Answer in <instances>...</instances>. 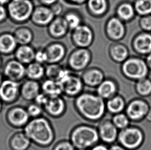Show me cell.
<instances>
[{
	"instance_id": "1",
	"label": "cell",
	"mask_w": 151,
	"mask_h": 150,
	"mask_svg": "<svg viewBox=\"0 0 151 150\" xmlns=\"http://www.w3.org/2000/svg\"><path fill=\"white\" fill-rule=\"evenodd\" d=\"M75 105L79 113L86 119L97 121L105 114L106 104L98 95L90 93L80 94L77 96Z\"/></svg>"
},
{
	"instance_id": "2",
	"label": "cell",
	"mask_w": 151,
	"mask_h": 150,
	"mask_svg": "<svg viewBox=\"0 0 151 150\" xmlns=\"http://www.w3.org/2000/svg\"><path fill=\"white\" fill-rule=\"evenodd\" d=\"M23 132L31 141L41 146H49L54 139L53 128L45 118H35L29 121Z\"/></svg>"
},
{
	"instance_id": "3",
	"label": "cell",
	"mask_w": 151,
	"mask_h": 150,
	"mask_svg": "<svg viewBox=\"0 0 151 150\" xmlns=\"http://www.w3.org/2000/svg\"><path fill=\"white\" fill-rule=\"evenodd\" d=\"M71 142L78 150H86L93 147L98 142V131L89 126L82 125L75 128L70 136Z\"/></svg>"
},
{
	"instance_id": "4",
	"label": "cell",
	"mask_w": 151,
	"mask_h": 150,
	"mask_svg": "<svg viewBox=\"0 0 151 150\" xmlns=\"http://www.w3.org/2000/svg\"><path fill=\"white\" fill-rule=\"evenodd\" d=\"M35 7L32 0H11L7 7L8 17L16 23H27L31 20Z\"/></svg>"
},
{
	"instance_id": "5",
	"label": "cell",
	"mask_w": 151,
	"mask_h": 150,
	"mask_svg": "<svg viewBox=\"0 0 151 150\" xmlns=\"http://www.w3.org/2000/svg\"><path fill=\"white\" fill-rule=\"evenodd\" d=\"M121 71L129 79L139 80L147 77L149 69L145 59L133 56L129 57L121 64Z\"/></svg>"
},
{
	"instance_id": "6",
	"label": "cell",
	"mask_w": 151,
	"mask_h": 150,
	"mask_svg": "<svg viewBox=\"0 0 151 150\" xmlns=\"http://www.w3.org/2000/svg\"><path fill=\"white\" fill-rule=\"evenodd\" d=\"M92 58V53L89 49L76 47L68 57V66L73 71H83L87 69Z\"/></svg>"
},
{
	"instance_id": "7",
	"label": "cell",
	"mask_w": 151,
	"mask_h": 150,
	"mask_svg": "<svg viewBox=\"0 0 151 150\" xmlns=\"http://www.w3.org/2000/svg\"><path fill=\"white\" fill-rule=\"evenodd\" d=\"M94 35L92 28L83 23L72 31L71 40L77 48L88 49L94 41Z\"/></svg>"
},
{
	"instance_id": "8",
	"label": "cell",
	"mask_w": 151,
	"mask_h": 150,
	"mask_svg": "<svg viewBox=\"0 0 151 150\" xmlns=\"http://www.w3.org/2000/svg\"><path fill=\"white\" fill-rule=\"evenodd\" d=\"M20 86L18 82L4 80L0 85V101L2 104L10 105L16 102L20 96Z\"/></svg>"
},
{
	"instance_id": "9",
	"label": "cell",
	"mask_w": 151,
	"mask_h": 150,
	"mask_svg": "<svg viewBox=\"0 0 151 150\" xmlns=\"http://www.w3.org/2000/svg\"><path fill=\"white\" fill-rule=\"evenodd\" d=\"M105 32L109 40L114 42H120L126 36L125 23L116 16H111L106 22Z\"/></svg>"
},
{
	"instance_id": "10",
	"label": "cell",
	"mask_w": 151,
	"mask_h": 150,
	"mask_svg": "<svg viewBox=\"0 0 151 150\" xmlns=\"http://www.w3.org/2000/svg\"><path fill=\"white\" fill-rule=\"evenodd\" d=\"M5 117L9 126L17 129L24 127L29 122L30 118L27 110L20 106L9 108L7 111Z\"/></svg>"
},
{
	"instance_id": "11",
	"label": "cell",
	"mask_w": 151,
	"mask_h": 150,
	"mask_svg": "<svg viewBox=\"0 0 151 150\" xmlns=\"http://www.w3.org/2000/svg\"><path fill=\"white\" fill-rule=\"evenodd\" d=\"M119 141L124 148L133 149L141 144L143 135L140 130L136 128H129L123 129L118 136Z\"/></svg>"
},
{
	"instance_id": "12",
	"label": "cell",
	"mask_w": 151,
	"mask_h": 150,
	"mask_svg": "<svg viewBox=\"0 0 151 150\" xmlns=\"http://www.w3.org/2000/svg\"><path fill=\"white\" fill-rule=\"evenodd\" d=\"M58 82L61 85L63 93L70 96L79 95L84 84L82 78L72 74L71 71Z\"/></svg>"
},
{
	"instance_id": "13",
	"label": "cell",
	"mask_w": 151,
	"mask_h": 150,
	"mask_svg": "<svg viewBox=\"0 0 151 150\" xmlns=\"http://www.w3.org/2000/svg\"><path fill=\"white\" fill-rule=\"evenodd\" d=\"M3 75L6 79L20 82L26 77V65L16 59L10 60L4 65Z\"/></svg>"
},
{
	"instance_id": "14",
	"label": "cell",
	"mask_w": 151,
	"mask_h": 150,
	"mask_svg": "<svg viewBox=\"0 0 151 150\" xmlns=\"http://www.w3.org/2000/svg\"><path fill=\"white\" fill-rule=\"evenodd\" d=\"M55 17L50 7L40 4L35 6L30 20L37 26L45 27H47Z\"/></svg>"
},
{
	"instance_id": "15",
	"label": "cell",
	"mask_w": 151,
	"mask_h": 150,
	"mask_svg": "<svg viewBox=\"0 0 151 150\" xmlns=\"http://www.w3.org/2000/svg\"><path fill=\"white\" fill-rule=\"evenodd\" d=\"M133 51L140 56H147L151 53V33L141 31L132 40Z\"/></svg>"
},
{
	"instance_id": "16",
	"label": "cell",
	"mask_w": 151,
	"mask_h": 150,
	"mask_svg": "<svg viewBox=\"0 0 151 150\" xmlns=\"http://www.w3.org/2000/svg\"><path fill=\"white\" fill-rule=\"evenodd\" d=\"M44 49L47 55V64L60 63L65 58L67 52L65 45L59 42L50 43Z\"/></svg>"
},
{
	"instance_id": "17",
	"label": "cell",
	"mask_w": 151,
	"mask_h": 150,
	"mask_svg": "<svg viewBox=\"0 0 151 150\" xmlns=\"http://www.w3.org/2000/svg\"><path fill=\"white\" fill-rule=\"evenodd\" d=\"M47 27L50 36L55 39L63 38L70 31L67 23L63 16H56Z\"/></svg>"
},
{
	"instance_id": "18",
	"label": "cell",
	"mask_w": 151,
	"mask_h": 150,
	"mask_svg": "<svg viewBox=\"0 0 151 150\" xmlns=\"http://www.w3.org/2000/svg\"><path fill=\"white\" fill-rule=\"evenodd\" d=\"M81 78L84 84L90 87H98L105 80V76L101 69L91 67L84 71Z\"/></svg>"
},
{
	"instance_id": "19",
	"label": "cell",
	"mask_w": 151,
	"mask_h": 150,
	"mask_svg": "<svg viewBox=\"0 0 151 150\" xmlns=\"http://www.w3.org/2000/svg\"><path fill=\"white\" fill-rule=\"evenodd\" d=\"M100 139L106 144H111L115 141L118 136L116 126L112 122L105 121L101 124L99 128Z\"/></svg>"
},
{
	"instance_id": "20",
	"label": "cell",
	"mask_w": 151,
	"mask_h": 150,
	"mask_svg": "<svg viewBox=\"0 0 151 150\" xmlns=\"http://www.w3.org/2000/svg\"><path fill=\"white\" fill-rule=\"evenodd\" d=\"M109 55L112 61L121 64L130 57L127 47L120 42H114L110 45Z\"/></svg>"
},
{
	"instance_id": "21",
	"label": "cell",
	"mask_w": 151,
	"mask_h": 150,
	"mask_svg": "<svg viewBox=\"0 0 151 150\" xmlns=\"http://www.w3.org/2000/svg\"><path fill=\"white\" fill-rule=\"evenodd\" d=\"M86 4L88 12L96 18L104 16L109 8L108 0H87Z\"/></svg>"
},
{
	"instance_id": "22",
	"label": "cell",
	"mask_w": 151,
	"mask_h": 150,
	"mask_svg": "<svg viewBox=\"0 0 151 150\" xmlns=\"http://www.w3.org/2000/svg\"><path fill=\"white\" fill-rule=\"evenodd\" d=\"M133 3L123 1L118 4L116 9V16L125 23L129 22L136 16Z\"/></svg>"
},
{
	"instance_id": "23",
	"label": "cell",
	"mask_w": 151,
	"mask_h": 150,
	"mask_svg": "<svg viewBox=\"0 0 151 150\" xmlns=\"http://www.w3.org/2000/svg\"><path fill=\"white\" fill-rule=\"evenodd\" d=\"M35 49L31 45H19L14 51L15 59L25 65L35 60Z\"/></svg>"
},
{
	"instance_id": "24",
	"label": "cell",
	"mask_w": 151,
	"mask_h": 150,
	"mask_svg": "<svg viewBox=\"0 0 151 150\" xmlns=\"http://www.w3.org/2000/svg\"><path fill=\"white\" fill-rule=\"evenodd\" d=\"M40 86L38 81L29 79L24 81L20 86V96L27 101L35 99L40 93Z\"/></svg>"
},
{
	"instance_id": "25",
	"label": "cell",
	"mask_w": 151,
	"mask_h": 150,
	"mask_svg": "<svg viewBox=\"0 0 151 150\" xmlns=\"http://www.w3.org/2000/svg\"><path fill=\"white\" fill-rule=\"evenodd\" d=\"M18 44L14 34L4 33L0 35V54L2 55H10L14 53Z\"/></svg>"
},
{
	"instance_id": "26",
	"label": "cell",
	"mask_w": 151,
	"mask_h": 150,
	"mask_svg": "<svg viewBox=\"0 0 151 150\" xmlns=\"http://www.w3.org/2000/svg\"><path fill=\"white\" fill-rule=\"evenodd\" d=\"M148 106L141 100L132 102L127 108V113L131 119L138 120L143 118L148 112Z\"/></svg>"
},
{
	"instance_id": "27",
	"label": "cell",
	"mask_w": 151,
	"mask_h": 150,
	"mask_svg": "<svg viewBox=\"0 0 151 150\" xmlns=\"http://www.w3.org/2000/svg\"><path fill=\"white\" fill-rule=\"evenodd\" d=\"M31 143V140L24 132H18L10 137L8 145L11 150H27Z\"/></svg>"
},
{
	"instance_id": "28",
	"label": "cell",
	"mask_w": 151,
	"mask_h": 150,
	"mask_svg": "<svg viewBox=\"0 0 151 150\" xmlns=\"http://www.w3.org/2000/svg\"><path fill=\"white\" fill-rule=\"evenodd\" d=\"M46 112L53 117L61 115L65 110V103L60 96L55 98H49L47 103L43 106Z\"/></svg>"
},
{
	"instance_id": "29",
	"label": "cell",
	"mask_w": 151,
	"mask_h": 150,
	"mask_svg": "<svg viewBox=\"0 0 151 150\" xmlns=\"http://www.w3.org/2000/svg\"><path fill=\"white\" fill-rule=\"evenodd\" d=\"M117 91L116 83L111 79H105L97 87V95L104 99H110L114 96Z\"/></svg>"
},
{
	"instance_id": "30",
	"label": "cell",
	"mask_w": 151,
	"mask_h": 150,
	"mask_svg": "<svg viewBox=\"0 0 151 150\" xmlns=\"http://www.w3.org/2000/svg\"><path fill=\"white\" fill-rule=\"evenodd\" d=\"M43 93L49 98L59 97L63 93L60 84L56 80L47 79L41 85Z\"/></svg>"
},
{
	"instance_id": "31",
	"label": "cell",
	"mask_w": 151,
	"mask_h": 150,
	"mask_svg": "<svg viewBox=\"0 0 151 150\" xmlns=\"http://www.w3.org/2000/svg\"><path fill=\"white\" fill-rule=\"evenodd\" d=\"M45 68L43 64L34 61L26 66V77L38 81L45 76Z\"/></svg>"
},
{
	"instance_id": "32",
	"label": "cell",
	"mask_w": 151,
	"mask_h": 150,
	"mask_svg": "<svg viewBox=\"0 0 151 150\" xmlns=\"http://www.w3.org/2000/svg\"><path fill=\"white\" fill-rule=\"evenodd\" d=\"M45 68V76L47 79L58 81L67 73L70 69L63 67L59 63L47 64Z\"/></svg>"
},
{
	"instance_id": "33",
	"label": "cell",
	"mask_w": 151,
	"mask_h": 150,
	"mask_svg": "<svg viewBox=\"0 0 151 150\" xmlns=\"http://www.w3.org/2000/svg\"><path fill=\"white\" fill-rule=\"evenodd\" d=\"M17 42L19 45H30L34 40V33L27 27H20L14 33Z\"/></svg>"
},
{
	"instance_id": "34",
	"label": "cell",
	"mask_w": 151,
	"mask_h": 150,
	"mask_svg": "<svg viewBox=\"0 0 151 150\" xmlns=\"http://www.w3.org/2000/svg\"><path fill=\"white\" fill-rule=\"evenodd\" d=\"M63 16L67 23L70 31H73L83 23L81 15L75 10L68 11Z\"/></svg>"
},
{
	"instance_id": "35",
	"label": "cell",
	"mask_w": 151,
	"mask_h": 150,
	"mask_svg": "<svg viewBox=\"0 0 151 150\" xmlns=\"http://www.w3.org/2000/svg\"><path fill=\"white\" fill-rule=\"evenodd\" d=\"M125 106L124 100L120 96H114L108 99L106 104V108L111 113H120Z\"/></svg>"
},
{
	"instance_id": "36",
	"label": "cell",
	"mask_w": 151,
	"mask_h": 150,
	"mask_svg": "<svg viewBox=\"0 0 151 150\" xmlns=\"http://www.w3.org/2000/svg\"><path fill=\"white\" fill-rule=\"evenodd\" d=\"M133 3L138 16H142L151 14V0H134Z\"/></svg>"
},
{
	"instance_id": "37",
	"label": "cell",
	"mask_w": 151,
	"mask_h": 150,
	"mask_svg": "<svg viewBox=\"0 0 151 150\" xmlns=\"http://www.w3.org/2000/svg\"><path fill=\"white\" fill-rule=\"evenodd\" d=\"M137 91L143 96L149 95L151 93V81L147 78L139 80L136 85Z\"/></svg>"
},
{
	"instance_id": "38",
	"label": "cell",
	"mask_w": 151,
	"mask_h": 150,
	"mask_svg": "<svg viewBox=\"0 0 151 150\" xmlns=\"http://www.w3.org/2000/svg\"><path fill=\"white\" fill-rule=\"evenodd\" d=\"M112 123L117 129L123 130L127 128L129 125V119L127 116L123 114H116L112 118Z\"/></svg>"
},
{
	"instance_id": "39",
	"label": "cell",
	"mask_w": 151,
	"mask_h": 150,
	"mask_svg": "<svg viewBox=\"0 0 151 150\" xmlns=\"http://www.w3.org/2000/svg\"><path fill=\"white\" fill-rule=\"evenodd\" d=\"M139 25L142 31L151 33V14L140 16Z\"/></svg>"
},
{
	"instance_id": "40",
	"label": "cell",
	"mask_w": 151,
	"mask_h": 150,
	"mask_svg": "<svg viewBox=\"0 0 151 150\" xmlns=\"http://www.w3.org/2000/svg\"><path fill=\"white\" fill-rule=\"evenodd\" d=\"M27 112L30 117L37 118L41 115L42 112V106L36 104H31L27 108Z\"/></svg>"
},
{
	"instance_id": "41",
	"label": "cell",
	"mask_w": 151,
	"mask_h": 150,
	"mask_svg": "<svg viewBox=\"0 0 151 150\" xmlns=\"http://www.w3.org/2000/svg\"><path fill=\"white\" fill-rule=\"evenodd\" d=\"M34 61L41 64H47V58L45 49H39L36 50Z\"/></svg>"
},
{
	"instance_id": "42",
	"label": "cell",
	"mask_w": 151,
	"mask_h": 150,
	"mask_svg": "<svg viewBox=\"0 0 151 150\" xmlns=\"http://www.w3.org/2000/svg\"><path fill=\"white\" fill-rule=\"evenodd\" d=\"M71 142L67 141H61L57 144L54 147V150H76Z\"/></svg>"
},
{
	"instance_id": "43",
	"label": "cell",
	"mask_w": 151,
	"mask_h": 150,
	"mask_svg": "<svg viewBox=\"0 0 151 150\" xmlns=\"http://www.w3.org/2000/svg\"><path fill=\"white\" fill-rule=\"evenodd\" d=\"M49 97L45 95V94L39 93L35 98L34 100L35 101V104H37L38 105L44 106L45 104L47 103Z\"/></svg>"
},
{
	"instance_id": "44",
	"label": "cell",
	"mask_w": 151,
	"mask_h": 150,
	"mask_svg": "<svg viewBox=\"0 0 151 150\" xmlns=\"http://www.w3.org/2000/svg\"><path fill=\"white\" fill-rule=\"evenodd\" d=\"M55 16H60L63 11V7L59 2H57L50 7Z\"/></svg>"
},
{
	"instance_id": "45",
	"label": "cell",
	"mask_w": 151,
	"mask_h": 150,
	"mask_svg": "<svg viewBox=\"0 0 151 150\" xmlns=\"http://www.w3.org/2000/svg\"><path fill=\"white\" fill-rule=\"evenodd\" d=\"M8 16V11L7 8L4 5H0V23L3 22Z\"/></svg>"
},
{
	"instance_id": "46",
	"label": "cell",
	"mask_w": 151,
	"mask_h": 150,
	"mask_svg": "<svg viewBox=\"0 0 151 150\" xmlns=\"http://www.w3.org/2000/svg\"><path fill=\"white\" fill-rule=\"evenodd\" d=\"M39 1L41 5L51 7L54 4L58 2V0H39Z\"/></svg>"
},
{
	"instance_id": "47",
	"label": "cell",
	"mask_w": 151,
	"mask_h": 150,
	"mask_svg": "<svg viewBox=\"0 0 151 150\" xmlns=\"http://www.w3.org/2000/svg\"><path fill=\"white\" fill-rule=\"evenodd\" d=\"M66 2L70 4L74 5H82L83 4H85L87 0H65Z\"/></svg>"
},
{
	"instance_id": "48",
	"label": "cell",
	"mask_w": 151,
	"mask_h": 150,
	"mask_svg": "<svg viewBox=\"0 0 151 150\" xmlns=\"http://www.w3.org/2000/svg\"><path fill=\"white\" fill-rule=\"evenodd\" d=\"M91 150H109V148L104 144H99L93 146Z\"/></svg>"
},
{
	"instance_id": "49",
	"label": "cell",
	"mask_w": 151,
	"mask_h": 150,
	"mask_svg": "<svg viewBox=\"0 0 151 150\" xmlns=\"http://www.w3.org/2000/svg\"><path fill=\"white\" fill-rule=\"evenodd\" d=\"M145 60L148 69L151 71V53L145 56Z\"/></svg>"
},
{
	"instance_id": "50",
	"label": "cell",
	"mask_w": 151,
	"mask_h": 150,
	"mask_svg": "<svg viewBox=\"0 0 151 150\" xmlns=\"http://www.w3.org/2000/svg\"><path fill=\"white\" fill-rule=\"evenodd\" d=\"M109 150H126L124 148L118 145H113L109 148Z\"/></svg>"
},
{
	"instance_id": "51",
	"label": "cell",
	"mask_w": 151,
	"mask_h": 150,
	"mask_svg": "<svg viewBox=\"0 0 151 150\" xmlns=\"http://www.w3.org/2000/svg\"><path fill=\"white\" fill-rule=\"evenodd\" d=\"M11 0H0V5H4L5 4H8Z\"/></svg>"
},
{
	"instance_id": "52",
	"label": "cell",
	"mask_w": 151,
	"mask_h": 150,
	"mask_svg": "<svg viewBox=\"0 0 151 150\" xmlns=\"http://www.w3.org/2000/svg\"><path fill=\"white\" fill-rule=\"evenodd\" d=\"M147 120H149V121H151V110L149 112V113L147 114Z\"/></svg>"
},
{
	"instance_id": "53",
	"label": "cell",
	"mask_w": 151,
	"mask_h": 150,
	"mask_svg": "<svg viewBox=\"0 0 151 150\" xmlns=\"http://www.w3.org/2000/svg\"><path fill=\"white\" fill-rule=\"evenodd\" d=\"M3 75L1 73H0V85L2 84L3 81Z\"/></svg>"
},
{
	"instance_id": "54",
	"label": "cell",
	"mask_w": 151,
	"mask_h": 150,
	"mask_svg": "<svg viewBox=\"0 0 151 150\" xmlns=\"http://www.w3.org/2000/svg\"><path fill=\"white\" fill-rule=\"evenodd\" d=\"M3 104H2V102L0 101V113L2 111V108H3Z\"/></svg>"
},
{
	"instance_id": "55",
	"label": "cell",
	"mask_w": 151,
	"mask_h": 150,
	"mask_svg": "<svg viewBox=\"0 0 151 150\" xmlns=\"http://www.w3.org/2000/svg\"><path fill=\"white\" fill-rule=\"evenodd\" d=\"M2 60H1V58H0V67H1V65H2Z\"/></svg>"
},
{
	"instance_id": "56",
	"label": "cell",
	"mask_w": 151,
	"mask_h": 150,
	"mask_svg": "<svg viewBox=\"0 0 151 150\" xmlns=\"http://www.w3.org/2000/svg\"></svg>"
},
{
	"instance_id": "57",
	"label": "cell",
	"mask_w": 151,
	"mask_h": 150,
	"mask_svg": "<svg viewBox=\"0 0 151 150\" xmlns=\"http://www.w3.org/2000/svg\"><path fill=\"white\" fill-rule=\"evenodd\" d=\"M32 1H33V0H32Z\"/></svg>"
}]
</instances>
